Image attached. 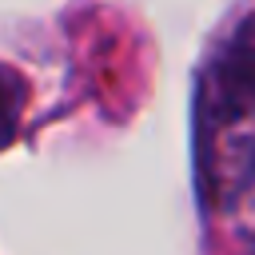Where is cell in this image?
<instances>
[{"label": "cell", "instance_id": "obj_1", "mask_svg": "<svg viewBox=\"0 0 255 255\" xmlns=\"http://www.w3.org/2000/svg\"><path fill=\"white\" fill-rule=\"evenodd\" d=\"M195 135L203 195L255 227V16L231 32L203 72Z\"/></svg>", "mask_w": 255, "mask_h": 255}, {"label": "cell", "instance_id": "obj_2", "mask_svg": "<svg viewBox=\"0 0 255 255\" xmlns=\"http://www.w3.org/2000/svg\"><path fill=\"white\" fill-rule=\"evenodd\" d=\"M20 100H24V88L12 72H0V147L12 139L16 131V116H20Z\"/></svg>", "mask_w": 255, "mask_h": 255}]
</instances>
